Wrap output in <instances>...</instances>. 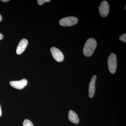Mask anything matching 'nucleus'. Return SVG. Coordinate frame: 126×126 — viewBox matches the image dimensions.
Instances as JSON below:
<instances>
[{"instance_id": "nucleus-16", "label": "nucleus", "mask_w": 126, "mask_h": 126, "mask_svg": "<svg viewBox=\"0 0 126 126\" xmlns=\"http://www.w3.org/2000/svg\"><path fill=\"white\" fill-rule=\"evenodd\" d=\"M2 20V16H1V15L0 14V22Z\"/></svg>"}, {"instance_id": "nucleus-8", "label": "nucleus", "mask_w": 126, "mask_h": 126, "mask_svg": "<svg viewBox=\"0 0 126 126\" xmlns=\"http://www.w3.org/2000/svg\"><path fill=\"white\" fill-rule=\"evenodd\" d=\"M28 44V41L26 39H23L20 40L16 49V54L18 55L21 54L26 48Z\"/></svg>"}, {"instance_id": "nucleus-2", "label": "nucleus", "mask_w": 126, "mask_h": 126, "mask_svg": "<svg viewBox=\"0 0 126 126\" xmlns=\"http://www.w3.org/2000/svg\"><path fill=\"white\" fill-rule=\"evenodd\" d=\"M108 65L109 72L111 73L114 74L116 70L117 61L116 56L112 53L109 56Z\"/></svg>"}, {"instance_id": "nucleus-4", "label": "nucleus", "mask_w": 126, "mask_h": 126, "mask_svg": "<svg viewBox=\"0 0 126 126\" xmlns=\"http://www.w3.org/2000/svg\"><path fill=\"white\" fill-rule=\"evenodd\" d=\"M109 6L108 2L106 1H102L99 7V12L102 17H106L109 12Z\"/></svg>"}, {"instance_id": "nucleus-10", "label": "nucleus", "mask_w": 126, "mask_h": 126, "mask_svg": "<svg viewBox=\"0 0 126 126\" xmlns=\"http://www.w3.org/2000/svg\"><path fill=\"white\" fill-rule=\"evenodd\" d=\"M23 126H34L33 123L30 120L28 119H25L23 122Z\"/></svg>"}, {"instance_id": "nucleus-15", "label": "nucleus", "mask_w": 126, "mask_h": 126, "mask_svg": "<svg viewBox=\"0 0 126 126\" xmlns=\"http://www.w3.org/2000/svg\"><path fill=\"white\" fill-rule=\"evenodd\" d=\"M2 112H1V108L0 105V117L1 116Z\"/></svg>"}, {"instance_id": "nucleus-5", "label": "nucleus", "mask_w": 126, "mask_h": 126, "mask_svg": "<svg viewBox=\"0 0 126 126\" xmlns=\"http://www.w3.org/2000/svg\"><path fill=\"white\" fill-rule=\"evenodd\" d=\"M50 52L52 56L56 61L61 62L64 59V55L63 53L59 49L55 47H52L50 48Z\"/></svg>"}, {"instance_id": "nucleus-14", "label": "nucleus", "mask_w": 126, "mask_h": 126, "mask_svg": "<svg viewBox=\"0 0 126 126\" xmlns=\"http://www.w3.org/2000/svg\"><path fill=\"white\" fill-rule=\"evenodd\" d=\"M9 1H10L9 0H1V1H2V2H8Z\"/></svg>"}, {"instance_id": "nucleus-3", "label": "nucleus", "mask_w": 126, "mask_h": 126, "mask_svg": "<svg viewBox=\"0 0 126 126\" xmlns=\"http://www.w3.org/2000/svg\"><path fill=\"white\" fill-rule=\"evenodd\" d=\"M78 19L75 16H68L61 19L59 21L60 25L63 26H70L76 24Z\"/></svg>"}, {"instance_id": "nucleus-6", "label": "nucleus", "mask_w": 126, "mask_h": 126, "mask_svg": "<svg viewBox=\"0 0 126 126\" xmlns=\"http://www.w3.org/2000/svg\"><path fill=\"white\" fill-rule=\"evenodd\" d=\"M10 85L12 87L18 89H21L27 85V81L26 79H23L19 81H11Z\"/></svg>"}, {"instance_id": "nucleus-11", "label": "nucleus", "mask_w": 126, "mask_h": 126, "mask_svg": "<svg viewBox=\"0 0 126 126\" xmlns=\"http://www.w3.org/2000/svg\"><path fill=\"white\" fill-rule=\"evenodd\" d=\"M119 39L124 43L126 42V34L125 33L121 35L119 38Z\"/></svg>"}, {"instance_id": "nucleus-12", "label": "nucleus", "mask_w": 126, "mask_h": 126, "mask_svg": "<svg viewBox=\"0 0 126 126\" xmlns=\"http://www.w3.org/2000/svg\"><path fill=\"white\" fill-rule=\"evenodd\" d=\"M50 1V0H38L37 2L40 5H42L45 2H49Z\"/></svg>"}, {"instance_id": "nucleus-1", "label": "nucleus", "mask_w": 126, "mask_h": 126, "mask_svg": "<svg viewBox=\"0 0 126 126\" xmlns=\"http://www.w3.org/2000/svg\"><path fill=\"white\" fill-rule=\"evenodd\" d=\"M97 42L94 39L90 38L87 40L83 49L84 56L89 57L93 54L97 46Z\"/></svg>"}, {"instance_id": "nucleus-7", "label": "nucleus", "mask_w": 126, "mask_h": 126, "mask_svg": "<svg viewBox=\"0 0 126 126\" xmlns=\"http://www.w3.org/2000/svg\"><path fill=\"white\" fill-rule=\"evenodd\" d=\"M96 78L97 77L96 75H94L93 76L89 83V96L90 98L93 97L95 93V84Z\"/></svg>"}, {"instance_id": "nucleus-9", "label": "nucleus", "mask_w": 126, "mask_h": 126, "mask_svg": "<svg viewBox=\"0 0 126 126\" xmlns=\"http://www.w3.org/2000/svg\"><path fill=\"white\" fill-rule=\"evenodd\" d=\"M68 118L70 122L75 124H77L79 122V119L77 113L72 110L69 111Z\"/></svg>"}, {"instance_id": "nucleus-13", "label": "nucleus", "mask_w": 126, "mask_h": 126, "mask_svg": "<svg viewBox=\"0 0 126 126\" xmlns=\"http://www.w3.org/2000/svg\"><path fill=\"white\" fill-rule=\"evenodd\" d=\"M3 38V35L2 34L0 33V40L2 39Z\"/></svg>"}]
</instances>
